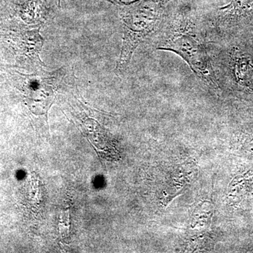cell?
I'll use <instances>...</instances> for the list:
<instances>
[{"label": "cell", "instance_id": "cell-2", "mask_svg": "<svg viewBox=\"0 0 253 253\" xmlns=\"http://www.w3.org/2000/svg\"><path fill=\"white\" fill-rule=\"evenodd\" d=\"M158 49L179 55L196 76L206 79L209 78L212 81L207 54L196 35L189 32L178 33L158 46Z\"/></svg>", "mask_w": 253, "mask_h": 253}, {"label": "cell", "instance_id": "cell-3", "mask_svg": "<svg viewBox=\"0 0 253 253\" xmlns=\"http://www.w3.org/2000/svg\"><path fill=\"white\" fill-rule=\"evenodd\" d=\"M222 9L233 21H238L246 18L253 13V0H232L231 4Z\"/></svg>", "mask_w": 253, "mask_h": 253}, {"label": "cell", "instance_id": "cell-1", "mask_svg": "<svg viewBox=\"0 0 253 253\" xmlns=\"http://www.w3.org/2000/svg\"><path fill=\"white\" fill-rule=\"evenodd\" d=\"M123 24V43L117 65L119 71L129 63L137 46L158 28L162 8L158 0L116 1Z\"/></svg>", "mask_w": 253, "mask_h": 253}]
</instances>
